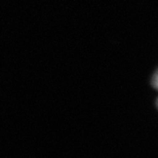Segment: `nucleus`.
<instances>
[{
    "label": "nucleus",
    "mask_w": 158,
    "mask_h": 158,
    "mask_svg": "<svg viewBox=\"0 0 158 158\" xmlns=\"http://www.w3.org/2000/svg\"><path fill=\"white\" fill-rule=\"evenodd\" d=\"M152 84H153V86L158 90V70L155 72V74H154L152 77Z\"/></svg>",
    "instance_id": "nucleus-1"
},
{
    "label": "nucleus",
    "mask_w": 158,
    "mask_h": 158,
    "mask_svg": "<svg viewBox=\"0 0 158 158\" xmlns=\"http://www.w3.org/2000/svg\"><path fill=\"white\" fill-rule=\"evenodd\" d=\"M157 105H158V102H157Z\"/></svg>",
    "instance_id": "nucleus-2"
}]
</instances>
